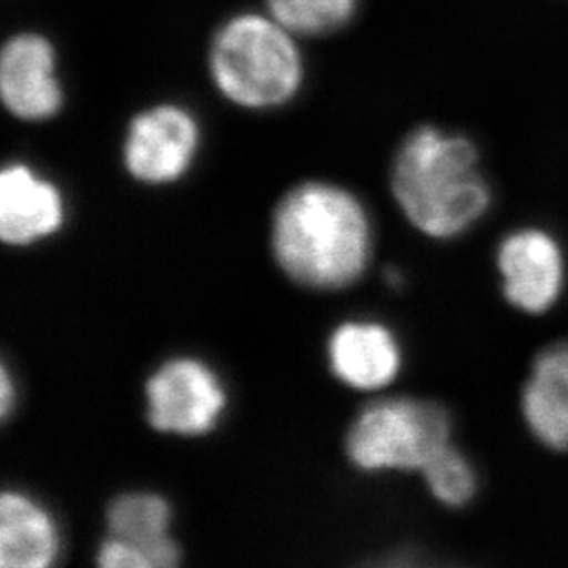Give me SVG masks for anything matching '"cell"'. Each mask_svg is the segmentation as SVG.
<instances>
[{
	"label": "cell",
	"mask_w": 568,
	"mask_h": 568,
	"mask_svg": "<svg viewBox=\"0 0 568 568\" xmlns=\"http://www.w3.org/2000/svg\"><path fill=\"white\" fill-rule=\"evenodd\" d=\"M372 245L368 212L354 193L338 184H296L274 209V262L306 290L338 291L354 285L371 263Z\"/></svg>",
	"instance_id": "1"
},
{
	"label": "cell",
	"mask_w": 568,
	"mask_h": 568,
	"mask_svg": "<svg viewBox=\"0 0 568 568\" xmlns=\"http://www.w3.org/2000/svg\"><path fill=\"white\" fill-rule=\"evenodd\" d=\"M403 214L425 236L450 240L483 220L491 204L471 140L422 125L403 140L390 172Z\"/></svg>",
	"instance_id": "2"
},
{
	"label": "cell",
	"mask_w": 568,
	"mask_h": 568,
	"mask_svg": "<svg viewBox=\"0 0 568 568\" xmlns=\"http://www.w3.org/2000/svg\"><path fill=\"white\" fill-rule=\"evenodd\" d=\"M295 33L273 16L240 13L210 44V75L217 91L245 109L282 108L301 91L304 63Z\"/></svg>",
	"instance_id": "3"
},
{
	"label": "cell",
	"mask_w": 568,
	"mask_h": 568,
	"mask_svg": "<svg viewBox=\"0 0 568 568\" xmlns=\"http://www.w3.org/2000/svg\"><path fill=\"white\" fill-rule=\"evenodd\" d=\"M453 422L440 403L422 397H386L361 410L344 450L365 473L419 471L450 445Z\"/></svg>",
	"instance_id": "4"
},
{
	"label": "cell",
	"mask_w": 568,
	"mask_h": 568,
	"mask_svg": "<svg viewBox=\"0 0 568 568\" xmlns=\"http://www.w3.org/2000/svg\"><path fill=\"white\" fill-rule=\"evenodd\" d=\"M148 422L164 435L203 436L215 429L226 408L223 381L195 357L162 363L145 383Z\"/></svg>",
	"instance_id": "5"
},
{
	"label": "cell",
	"mask_w": 568,
	"mask_h": 568,
	"mask_svg": "<svg viewBox=\"0 0 568 568\" xmlns=\"http://www.w3.org/2000/svg\"><path fill=\"white\" fill-rule=\"evenodd\" d=\"M201 144V129L189 109L161 103L136 114L124 140V166L142 184L178 183L190 172Z\"/></svg>",
	"instance_id": "6"
},
{
	"label": "cell",
	"mask_w": 568,
	"mask_h": 568,
	"mask_svg": "<svg viewBox=\"0 0 568 568\" xmlns=\"http://www.w3.org/2000/svg\"><path fill=\"white\" fill-rule=\"evenodd\" d=\"M497 267L506 301L519 312L547 313L564 293V251L541 229H520L506 236L499 245Z\"/></svg>",
	"instance_id": "7"
},
{
	"label": "cell",
	"mask_w": 568,
	"mask_h": 568,
	"mask_svg": "<svg viewBox=\"0 0 568 568\" xmlns=\"http://www.w3.org/2000/svg\"><path fill=\"white\" fill-rule=\"evenodd\" d=\"M0 94L6 109L24 122L54 119L63 108L54 44L41 33L8 39L0 55Z\"/></svg>",
	"instance_id": "8"
},
{
	"label": "cell",
	"mask_w": 568,
	"mask_h": 568,
	"mask_svg": "<svg viewBox=\"0 0 568 568\" xmlns=\"http://www.w3.org/2000/svg\"><path fill=\"white\" fill-rule=\"evenodd\" d=\"M64 199L52 181L24 162L0 173V237L11 247H27L60 231Z\"/></svg>",
	"instance_id": "9"
},
{
	"label": "cell",
	"mask_w": 568,
	"mask_h": 568,
	"mask_svg": "<svg viewBox=\"0 0 568 568\" xmlns=\"http://www.w3.org/2000/svg\"><path fill=\"white\" fill-rule=\"evenodd\" d=\"M333 376L355 390H381L402 371V346L390 327L376 321H348L327 341Z\"/></svg>",
	"instance_id": "10"
},
{
	"label": "cell",
	"mask_w": 568,
	"mask_h": 568,
	"mask_svg": "<svg viewBox=\"0 0 568 568\" xmlns=\"http://www.w3.org/2000/svg\"><path fill=\"white\" fill-rule=\"evenodd\" d=\"M531 435L548 449L568 450V338L542 348L520 396Z\"/></svg>",
	"instance_id": "11"
},
{
	"label": "cell",
	"mask_w": 568,
	"mask_h": 568,
	"mask_svg": "<svg viewBox=\"0 0 568 568\" xmlns=\"http://www.w3.org/2000/svg\"><path fill=\"white\" fill-rule=\"evenodd\" d=\"M109 536L142 554L148 568H173L183 552L170 534L172 506L162 495L131 491L114 497L105 511Z\"/></svg>",
	"instance_id": "12"
},
{
	"label": "cell",
	"mask_w": 568,
	"mask_h": 568,
	"mask_svg": "<svg viewBox=\"0 0 568 568\" xmlns=\"http://www.w3.org/2000/svg\"><path fill=\"white\" fill-rule=\"evenodd\" d=\"M60 552V530L49 509L22 491H4L0 497V567L47 568Z\"/></svg>",
	"instance_id": "13"
},
{
	"label": "cell",
	"mask_w": 568,
	"mask_h": 568,
	"mask_svg": "<svg viewBox=\"0 0 568 568\" xmlns=\"http://www.w3.org/2000/svg\"><path fill=\"white\" fill-rule=\"evenodd\" d=\"M268 13L295 36H327L354 19L359 0H265Z\"/></svg>",
	"instance_id": "14"
},
{
	"label": "cell",
	"mask_w": 568,
	"mask_h": 568,
	"mask_svg": "<svg viewBox=\"0 0 568 568\" xmlns=\"http://www.w3.org/2000/svg\"><path fill=\"white\" fill-rule=\"evenodd\" d=\"M430 495L449 508L469 505L477 495L478 478L471 462L450 444L422 469Z\"/></svg>",
	"instance_id": "15"
},
{
	"label": "cell",
	"mask_w": 568,
	"mask_h": 568,
	"mask_svg": "<svg viewBox=\"0 0 568 568\" xmlns=\"http://www.w3.org/2000/svg\"><path fill=\"white\" fill-rule=\"evenodd\" d=\"M97 564L102 568H148L139 550L111 536L98 547Z\"/></svg>",
	"instance_id": "16"
},
{
	"label": "cell",
	"mask_w": 568,
	"mask_h": 568,
	"mask_svg": "<svg viewBox=\"0 0 568 568\" xmlns=\"http://www.w3.org/2000/svg\"><path fill=\"white\" fill-rule=\"evenodd\" d=\"M16 383L11 381L10 372L4 366L0 374V414H2V418H8L11 408L16 407Z\"/></svg>",
	"instance_id": "17"
}]
</instances>
